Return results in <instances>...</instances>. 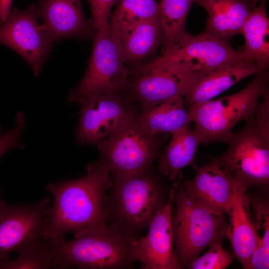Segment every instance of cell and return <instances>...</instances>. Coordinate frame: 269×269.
<instances>
[{
    "mask_svg": "<svg viewBox=\"0 0 269 269\" xmlns=\"http://www.w3.org/2000/svg\"><path fill=\"white\" fill-rule=\"evenodd\" d=\"M111 181L110 171L99 159L88 164L78 179L47 184L53 203L44 238L58 242L67 233L76 238L106 226L105 202Z\"/></svg>",
    "mask_w": 269,
    "mask_h": 269,
    "instance_id": "cell-1",
    "label": "cell"
},
{
    "mask_svg": "<svg viewBox=\"0 0 269 269\" xmlns=\"http://www.w3.org/2000/svg\"><path fill=\"white\" fill-rule=\"evenodd\" d=\"M113 224L74 238L51 242L52 268L81 269H128L136 261L135 241L140 238Z\"/></svg>",
    "mask_w": 269,
    "mask_h": 269,
    "instance_id": "cell-2",
    "label": "cell"
},
{
    "mask_svg": "<svg viewBox=\"0 0 269 269\" xmlns=\"http://www.w3.org/2000/svg\"><path fill=\"white\" fill-rule=\"evenodd\" d=\"M111 174L105 202L107 224L141 236L168 200L163 185L151 168L138 173Z\"/></svg>",
    "mask_w": 269,
    "mask_h": 269,
    "instance_id": "cell-3",
    "label": "cell"
},
{
    "mask_svg": "<svg viewBox=\"0 0 269 269\" xmlns=\"http://www.w3.org/2000/svg\"><path fill=\"white\" fill-rule=\"evenodd\" d=\"M262 97L244 127L228 136V149L216 157L233 180L247 188H265L269 183V95Z\"/></svg>",
    "mask_w": 269,
    "mask_h": 269,
    "instance_id": "cell-4",
    "label": "cell"
},
{
    "mask_svg": "<svg viewBox=\"0 0 269 269\" xmlns=\"http://www.w3.org/2000/svg\"><path fill=\"white\" fill-rule=\"evenodd\" d=\"M176 212L172 219L174 252L180 267L188 266L207 247L227 238L223 214L200 205L185 187L175 190Z\"/></svg>",
    "mask_w": 269,
    "mask_h": 269,
    "instance_id": "cell-5",
    "label": "cell"
},
{
    "mask_svg": "<svg viewBox=\"0 0 269 269\" xmlns=\"http://www.w3.org/2000/svg\"><path fill=\"white\" fill-rule=\"evenodd\" d=\"M269 73L265 69L246 87L234 94L211 100L190 111L194 130L201 143L226 142L235 126L254 115L259 99L269 86Z\"/></svg>",
    "mask_w": 269,
    "mask_h": 269,
    "instance_id": "cell-6",
    "label": "cell"
},
{
    "mask_svg": "<svg viewBox=\"0 0 269 269\" xmlns=\"http://www.w3.org/2000/svg\"><path fill=\"white\" fill-rule=\"evenodd\" d=\"M135 112L129 116L105 139L97 145L100 159L111 174H129L151 167L165 134H152L137 120Z\"/></svg>",
    "mask_w": 269,
    "mask_h": 269,
    "instance_id": "cell-7",
    "label": "cell"
},
{
    "mask_svg": "<svg viewBox=\"0 0 269 269\" xmlns=\"http://www.w3.org/2000/svg\"><path fill=\"white\" fill-rule=\"evenodd\" d=\"M92 39L88 67L80 83L68 94L70 103L92 95L121 93L126 87L129 70L118 40L107 30L97 31Z\"/></svg>",
    "mask_w": 269,
    "mask_h": 269,
    "instance_id": "cell-8",
    "label": "cell"
},
{
    "mask_svg": "<svg viewBox=\"0 0 269 269\" xmlns=\"http://www.w3.org/2000/svg\"><path fill=\"white\" fill-rule=\"evenodd\" d=\"M202 73L146 62L129 70L125 90L128 91L129 98L138 102L144 110L175 96L184 97Z\"/></svg>",
    "mask_w": 269,
    "mask_h": 269,
    "instance_id": "cell-9",
    "label": "cell"
},
{
    "mask_svg": "<svg viewBox=\"0 0 269 269\" xmlns=\"http://www.w3.org/2000/svg\"><path fill=\"white\" fill-rule=\"evenodd\" d=\"M149 62L203 72L226 64L252 61L233 48L228 41L205 31L196 36L190 34Z\"/></svg>",
    "mask_w": 269,
    "mask_h": 269,
    "instance_id": "cell-10",
    "label": "cell"
},
{
    "mask_svg": "<svg viewBox=\"0 0 269 269\" xmlns=\"http://www.w3.org/2000/svg\"><path fill=\"white\" fill-rule=\"evenodd\" d=\"M38 17L33 3L24 10L14 8L0 23V43L20 55L35 77L41 74L53 45Z\"/></svg>",
    "mask_w": 269,
    "mask_h": 269,
    "instance_id": "cell-11",
    "label": "cell"
},
{
    "mask_svg": "<svg viewBox=\"0 0 269 269\" xmlns=\"http://www.w3.org/2000/svg\"><path fill=\"white\" fill-rule=\"evenodd\" d=\"M51 207L48 197L34 204L14 205L0 199V263L12 253L44 238Z\"/></svg>",
    "mask_w": 269,
    "mask_h": 269,
    "instance_id": "cell-12",
    "label": "cell"
},
{
    "mask_svg": "<svg viewBox=\"0 0 269 269\" xmlns=\"http://www.w3.org/2000/svg\"><path fill=\"white\" fill-rule=\"evenodd\" d=\"M131 99L122 92L95 94L77 103L80 105L76 137L80 144L98 145L135 112Z\"/></svg>",
    "mask_w": 269,
    "mask_h": 269,
    "instance_id": "cell-13",
    "label": "cell"
},
{
    "mask_svg": "<svg viewBox=\"0 0 269 269\" xmlns=\"http://www.w3.org/2000/svg\"><path fill=\"white\" fill-rule=\"evenodd\" d=\"M170 190L167 202L148 226L147 234L134 243L136 261L142 269H180L173 248L172 207L175 188Z\"/></svg>",
    "mask_w": 269,
    "mask_h": 269,
    "instance_id": "cell-14",
    "label": "cell"
},
{
    "mask_svg": "<svg viewBox=\"0 0 269 269\" xmlns=\"http://www.w3.org/2000/svg\"><path fill=\"white\" fill-rule=\"evenodd\" d=\"M37 14L54 43L66 38H92L97 31L84 15L81 0H37Z\"/></svg>",
    "mask_w": 269,
    "mask_h": 269,
    "instance_id": "cell-15",
    "label": "cell"
},
{
    "mask_svg": "<svg viewBox=\"0 0 269 269\" xmlns=\"http://www.w3.org/2000/svg\"><path fill=\"white\" fill-rule=\"evenodd\" d=\"M185 187L202 207L219 214H228L234 196L233 177L216 157L196 168L195 177Z\"/></svg>",
    "mask_w": 269,
    "mask_h": 269,
    "instance_id": "cell-16",
    "label": "cell"
},
{
    "mask_svg": "<svg viewBox=\"0 0 269 269\" xmlns=\"http://www.w3.org/2000/svg\"><path fill=\"white\" fill-rule=\"evenodd\" d=\"M265 69H263L254 62H242L203 72L184 97L185 107L188 111L194 110L240 81L256 75Z\"/></svg>",
    "mask_w": 269,
    "mask_h": 269,
    "instance_id": "cell-17",
    "label": "cell"
},
{
    "mask_svg": "<svg viewBox=\"0 0 269 269\" xmlns=\"http://www.w3.org/2000/svg\"><path fill=\"white\" fill-rule=\"evenodd\" d=\"M234 196L228 213L227 238L231 243L234 255L244 269H248L250 258L256 246L254 221L250 201L246 193L247 188L233 180Z\"/></svg>",
    "mask_w": 269,
    "mask_h": 269,
    "instance_id": "cell-18",
    "label": "cell"
},
{
    "mask_svg": "<svg viewBox=\"0 0 269 269\" xmlns=\"http://www.w3.org/2000/svg\"><path fill=\"white\" fill-rule=\"evenodd\" d=\"M258 0H196L208 14L206 31L228 41L240 33Z\"/></svg>",
    "mask_w": 269,
    "mask_h": 269,
    "instance_id": "cell-19",
    "label": "cell"
},
{
    "mask_svg": "<svg viewBox=\"0 0 269 269\" xmlns=\"http://www.w3.org/2000/svg\"><path fill=\"white\" fill-rule=\"evenodd\" d=\"M159 16L140 21L118 40L121 55L128 70L137 68L161 45Z\"/></svg>",
    "mask_w": 269,
    "mask_h": 269,
    "instance_id": "cell-20",
    "label": "cell"
},
{
    "mask_svg": "<svg viewBox=\"0 0 269 269\" xmlns=\"http://www.w3.org/2000/svg\"><path fill=\"white\" fill-rule=\"evenodd\" d=\"M140 126L152 134H171L192 123V114L185 105L184 97L175 96L147 109L137 115Z\"/></svg>",
    "mask_w": 269,
    "mask_h": 269,
    "instance_id": "cell-21",
    "label": "cell"
},
{
    "mask_svg": "<svg viewBox=\"0 0 269 269\" xmlns=\"http://www.w3.org/2000/svg\"><path fill=\"white\" fill-rule=\"evenodd\" d=\"M171 138L161 155L158 163L159 171L172 181H175L182 168L193 164L200 139L193 129L188 126L170 134Z\"/></svg>",
    "mask_w": 269,
    "mask_h": 269,
    "instance_id": "cell-22",
    "label": "cell"
},
{
    "mask_svg": "<svg viewBox=\"0 0 269 269\" xmlns=\"http://www.w3.org/2000/svg\"><path fill=\"white\" fill-rule=\"evenodd\" d=\"M269 0H260V4L250 12L241 29L245 39L240 52L249 60L263 69L269 63V21L266 5Z\"/></svg>",
    "mask_w": 269,
    "mask_h": 269,
    "instance_id": "cell-23",
    "label": "cell"
},
{
    "mask_svg": "<svg viewBox=\"0 0 269 269\" xmlns=\"http://www.w3.org/2000/svg\"><path fill=\"white\" fill-rule=\"evenodd\" d=\"M196 0H160L158 4L162 30L161 54L190 34L185 30L189 11Z\"/></svg>",
    "mask_w": 269,
    "mask_h": 269,
    "instance_id": "cell-24",
    "label": "cell"
},
{
    "mask_svg": "<svg viewBox=\"0 0 269 269\" xmlns=\"http://www.w3.org/2000/svg\"><path fill=\"white\" fill-rule=\"evenodd\" d=\"M158 16V4L155 0H118L110 15L107 31L118 41L138 22Z\"/></svg>",
    "mask_w": 269,
    "mask_h": 269,
    "instance_id": "cell-25",
    "label": "cell"
},
{
    "mask_svg": "<svg viewBox=\"0 0 269 269\" xmlns=\"http://www.w3.org/2000/svg\"><path fill=\"white\" fill-rule=\"evenodd\" d=\"M18 256L0 263V269H47L52 268L53 253L50 241L39 238L20 248Z\"/></svg>",
    "mask_w": 269,
    "mask_h": 269,
    "instance_id": "cell-26",
    "label": "cell"
},
{
    "mask_svg": "<svg viewBox=\"0 0 269 269\" xmlns=\"http://www.w3.org/2000/svg\"><path fill=\"white\" fill-rule=\"evenodd\" d=\"M255 215L256 246L249 262L248 269L269 268V206L267 200L252 202Z\"/></svg>",
    "mask_w": 269,
    "mask_h": 269,
    "instance_id": "cell-27",
    "label": "cell"
},
{
    "mask_svg": "<svg viewBox=\"0 0 269 269\" xmlns=\"http://www.w3.org/2000/svg\"><path fill=\"white\" fill-rule=\"evenodd\" d=\"M203 255L197 257L189 265L191 269H224L233 260V256L216 242L210 246Z\"/></svg>",
    "mask_w": 269,
    "mask_h": 269,
    "instance_id": "cell-28",
    "label": "cell"
},
{
    "mask_svg": "<svg viewBox=\"0 0 269 269\" xmlns=\"http://www.w3.org/2000/svg\"><path fill=\"white\" fill-rule=\"evenodd\" d=\"M16 125L11 130L0 131V158L8 150L14 147L22 149L24 144L20 140V135L25 128L26 122L24 115L18 112L16 115Z\"/></svg>",
    "mask_w": 269,
    "mask_h": 269,
    "instance_id": "cell-29",
    "label": "cell"
},
{
    "mask_svg": "<svg viewBox=\"0 0 269 269\" xmlns=\"http://www.w3.org/2000/svg\"><path fill=\"white\" fill-rule=\"evenodd\" d=\"M90 3L92 16L89 19L95 30H107L111 9L118 0H87Z\"/></svg>",
    "mask_w": 269,
    "mask_h": 269,
    "instance_id": "cell-30",
    "label": "cell"
},
{
    "mask_svg": "<svg viewBox=\"0 0 269 269\" xmlns=\"http://www.w3.org/2000/svg\"><path fill=\"white\" fill-rule=\"evenodd\" d=\"M13 0H0V23L3 22L10 13Z\"/></svg>",
    "mask_w": 269,
    "mask_h": 269,
    "instance_id": "cell-31",
    "label": "cell"
}]
</instances>
